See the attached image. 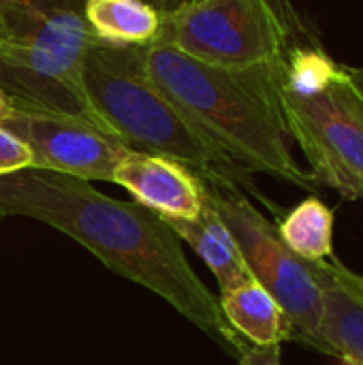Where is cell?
<instances>
[{
  "label": "cell",
  "instance_id": "6da1fadb",
  "mask_svg": "<svg viewBox=\"0 0 363 365\" xmlns=\"http://www.w3.org/2000/svg\"><path fill=\"white\" fill-rule=\"evenodd\" d=\"M0 216L32 218L79 242L105 267L163 297L227 355L240 357L250 346L190 267L182 240L143 205L111 199L86 180L30 167L0 175Z\"/></svg>",
  "mask_w": 363,
  "mask_h": 365
},
{
  "label": "cell",
  "instance_id": "7a4b0ae2",
  "mask_svg": "<svg viewBox=\"0 0 363 365\" xmlns=\"http://www.w3.org/2000/svg\"><path fill=\"white\" fill-rule=\"evenodd\" d=\"M285 60L223 68L169 45H143V66L150 79L212 143L252 173L317 190L312 175L291 152L280 105Z\"/></svg>",
  "mask_w": 363,
  "mask_h": 365
},
{
  "label": "cell",
  "instance_id": "3957f363",
  "mask_svg": "<svg viewBox=\"0 0 363 365\" xmlns=\"http://www.w3.org/2000/svg\"><path fill=\"white\" fill-rule=\"evenodd\" d=\"M81 79L96 122L128 150L175 160L201 182L250 192L276 216L280 214V207L255 184V173L212 143L150 79L143 45L94 36Z\"/></svg>",
  "mask_w": 363,
  "mask_h": 365
},
{
  "label": "cell",
  "instance_id": "277c9868",
  "mask_svg": "<svg viewBox=\"0 0 363 365\" xmlns=\"http://www.w3.org/2000/svg\"><path fill=\"white\" fill-rule=\"evenodd\" d=\"M154 43L223 68L274 64L317 43L291 0H193L163 15Z\"/></svg>",
  "mask_w": 363,
  "mask_h": 365
},
{
  "label": "cell",
  "instance_id": "5b68a950",
  "mask_svg": "<svg viewBox=\"0 0 363 365\" xmlns=\"http://www.w3.org/2000/svg\"><path fill=\"white\" fill-rule=\"evenodd\" d=\"M86 4L88 0H0V90L36 101L83 88V60L94 38Z\"/></svg>",
  "mask_w": 363,
  "mask_h": 365
},
{
  "label": "cell",
  "instance_id": "8992f818",
  "mask_svg": "<svg viewBox=\"0 0 363 365\" xmlns=\"http://www.w3.org/2000/svg\"><path fill=\"white\" fill-rule=\"evenodd\" d=\"M203 199L235 237L252 278L278 302L295 329V342L336 357L323 340V291L315 261H304L280 240L272 225L242 192L231 186L203 182Z\"/></svg>",
  "mask_w": 363,
  "mask_h": 365
},
{
  "label": "cell",
  "instance_id": "52a82bcc",
  "mask_svg": "<svg viewBox=\"0 0 363 365\" xmlns=\"http://www.w3.org/2000/svg\"><path fill=\"white\" fill-rule=\"evenodd\" d=\"M280 105L317 186L363 203V66H344L317 96L280 88Z\"/></svg>",
  "mask_w": 363,
  "mask_h": 365
},
{
  "label": "cell",
  "instance_id": "ba28073f",
  "mask_svg": "<svg viewBox=\"0 0 363 365\" xmlns=\"http://www.w3.org/2000/svg\"><path fill=\"white\" fill-rule=\"evenodd\" d=\"M0 126L28 145L32 169L86 182H113V171L128 152L122 141L101 126L73 115L13 107Z\"/></svg>",
  "mask_w": 363,
  "mask_h": 365
},
{
  "label": "cell",
  "instance_id": "9c48e42d",
  "mask_svg": "<svg viewBox=\"0 0 363 365\" xmlns=\"http://www.w3.org/2000/svg\"><path fill=\"white\" fill-rule=\"evenodd\" d=\"M113 184L160 218L188 220L203 210V182L184 165L156 154L128 150L113 171Z\"/></svg>",
  "mask_w": 363,
  "mask_h": 365
},
{
  "label": "cell",
  "instance_id": "30bf717a",
  "mask_svg": "<svg viewBox=\"0 0 363 365\" xmlns=\"http://www.w3.org/2000/svg\"><path fill=\"white\" fill-rule=\"evenodd\" d=\"M173 233L186 242L212 269L216 276V282L220 287V293L233 291L250 280L252 274L242 257V250L223 222V218L212 210V205L203 199V210L188 220L180 218H163Z\"/></svg>",
  "mask_w": 363,
  "mask_h": 365
},
{
  "label": "cell",
  "instance_id": "8fae6325",
  "mask_svg": "<svg viewBox=\"0 0 363 365\" xmlns=\"http://www.w3.org/2000/svg\"><path fill=\"white\" fill-rule=\"evenodd\" d=\"M218 304L227 323L248 344L270 346L291 340L295 342V329L289 317L257 280L220 293Z\"/></svg>",
  "mask_w": 363,
  "mask_h": 365
},
{
  "label": "cell",
  "instance_id": "7c38bea8",
  "mask_svg": "<svg viewBox=\"0 0 363 365\" xmlns=\"http://www.w3.org/2000/svg\"><path fill=\"white\" fill-rule=\"evenodd\" d=\"M315 269L323 291V340L338 359L363 364V304L334 278L327 261H315Z\"/></svg>",
  "mask_w": 363,
  "mask_h": 365
},
{
  "label": "cell",
  "instance_id": "4fadbf2b",
  "mask_svg": "<svg viewBox=\"0 0 363 365\" xmlns=\"http://www.w3.org/2000/svg\"><path fill=\"white\" fill-rule=\"evenodd\" d=\"M86 17L94 36L120 45H150L163 15L145 0H88Z\"/></svg>",
  "mask_w": 363,
  "mask_h": 365
},
{
  "label": "cell",
  "instance_id": "5bb4252c",
  "mask_svg": "<svg viewBox=\"0 0 363 365\" xmlns=\"http://www.w3.org/2000/svg\"><path fill=\"white\" fill-rule=\"evenodd\" d=\"M278 235L304 261L334 257V212L319 199L308 197L278 222Z\"/></svg>",
  "mask_w": 363,
  "mask_h": 365
},
{
  "label": "cell",
  "instance_id": "9a60e30c",
  "mask_svg": "<svg viewBox=\"0 0 363 365\" xmlns=\"http://www.w3.org/2000/svg\"><path fill=\"white\" fill-rule=\"evenodd\" d=\"M340 64L317 43L293 47L285 60L282 88L297 96L321 94L338 75Z\"/></svg>",
  "mask_w": 363,
  "mask_h": 365
},
{
  "label": "cell",
  "instance_id": "2e32d148",
  "mask_svg": "<svg viewBox=\"0 0 363 365\" xmlns=\"http://www.w3.org/2000/svg\"><path fill=\"white\" fill-rule=\"evenodd\" d=\"M32 167V154L28 145L11 130L0 126V175H9Z\"/></svg>",
  "mask_w": 363,
  "mask_h": 365
},
{
  "label": "cell",
  "instance_id": "e0dca14e",
  "mask_svg": "<svg viewBox=\"0 0 363 365\" xmlns=\"http://www.w3.org/2000/svg\"><path fill=\"white\" fill-rule=\"evenodd\" d=\"M237 365H282L280 361V344L270 346H248L240 357Z\"/></svg>",
  "mask_w": 363,
  "mask_h": 365
},
{
  "label": "cell",
  "instance_id": "ac0fdd59",
  "mask_svg": "<svg viewBox=\"0 0 363 365\" xmlns=\"http://www.w3.org/2000/svg\"><path fill=\"white\" fill-rule=\"evenodd\" d=\"M327 267H329V272L334 274V278L349 291V293H353L359 302L363 304V276L362 274H357V272H353V269H349V267H344L338 259H332L329 263H327Z\"/></svg>",
  "mask_w": 363,
  "mask_h": 365
},
{
  "label": "cell",
  "instance_id": "d6986e66",
  "mask_svg": "<svg viewBox=\"0 0 363 365\" xmlns=\"http://www.w3.org/2000/svg\"><path fill=\"white\" fill-rule=\"evenodd\" d=\"M148 4H152L160 15H165V13H171L175 6H180V0H145Z\"/></svg>",
  "mask_w": 363,
  "mask_h": 365
},
{
  "label": "cell",
  "instance_id": "ffe728a7",
  "mask_svg": "<svg viewBox=\"0 0 363 365\" xmlns=\"http://www.w3.org/2000/svg\"><path fill=\"white\" fill-rule=\"evenodd\" d=\"M11 109H13L11 101L6 98V94H2V92H0V122L11 113Z\"/></svg>",
  "mask_w": 363,
  "mask_h": 365
},
{
  "label": "cell",
  "instance_id": "44dd1931",
  "mask_svg": "<svg viewBox=\"0 0 363 365\" xmlns=\"http://www.w3.org/2000/svg\"><path fill=\"white\" fill-rule=\"evenodd\" d=\"M342 364L344 365H363L362 361H355V359H342Z\"/></svg>",
  "mask_w": 363,
  "mask_h": 365
},
{
  "label": "cell",
  "instance_id": "7402d4cb",
  "mask_svg": "<svg viewBox=\"0 0 363 365\" xmlns=\"http://www.w3.org/2000/svg\"><path fill=\"white\" fill-rule=\"evenodd\" d=\"M0 41H4V26H2V19H0Z\"/></svg>",
  "mask_w": 363,
  "mask_h": 365
},
{
  "label": "cell",
  "instance_id": "603a6c76",
  "mask_svg": "<svg viewBox=\"0 0 363 365\" xmlns=\"http://www.w3.org/2000/svg\"><path fill=\"white\" fill-rule=\"evenodd\" d=\"M182 2H193V0H180V4H182Z\"/></svg>",
  "mask_w": 363,
  "mask_h": 365
}]
</instances>
